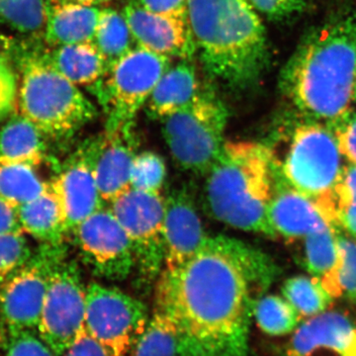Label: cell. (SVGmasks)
Instances as JSON below:
<instances>
[{"label":"cell","instance_id":"33","mask_svg":"<svg viewBox=\"0 0 356 356\" xmlns=\"http://www.w3.org/2000/svg\"><path fill=\"white\" fill-rule=\"evenodd\" d=\"M165 161L153 152L136 154L131 170V188L145 192H161L165 184Z\"/></svg>","mask_w":356,"mask_h":356},{"label":"cell","instance_id":"44","mask_svg":"<svg viewBox=\"0 0 356 356\" xmlns=\"http://www.w3.org/2000/svg\"><path fill=\"white\" fill-rule=\"evenodd\" d=\"M7 341V331L6 325L2 322L1 318H0V350L6 348Z\"/></svg>","mask_w":356,"mask_h":356},{"label":"cell","instance_id":"16","mask_svg":"<svg viewBox=\"0 0 356 356\" xmlns=\"http://www.w3.org/2000/svg\"><path fill=\"white\" fill-rule=\"evenodd\" d=\"M49 184L62 208L67 235L103 206L92 166L83 147L65 161Z\"/></svg>","mask_w":356,"mask_h":356},{"label":"cell","instance_id":"34","mask_svg":"<svg viewBox=\"0 0 356 356\" xmlns=\"http://www.w3.org/2000/svg\"><path fill=\"white\" fill-rule=\"evenodd\" d=\"M33 254L23 233L0 235V287Z\"/></svg>","mask_w":356,"mask_h":356},{"label":"cell","instance_id":"15","mask_svg":"<svg viewBox=\"0 0 356 356\" xmlns=\"http://www.w3.org/2000/svg\"><path fill=\"white\" fill-rule=\"evenodd\" d=\"M123 14L137 46L168 58H187L196 51L188 20L152 13L138 0H131Z\"/></svg>","mask_w":356,"mask_h":356},{"label":"cell","instance_id":"13","mask_svg":"<svg viewBox=\"0 0 356 356\" xmlns=\"http://www.w3.org/2000/svg\"><path fill=\"white\" fill-rule=\"evenodd\" d=\"M72 233L84 261L103 280H126L135 268L130 238L111 208H99Z\"/></svg>","mask_w":356,"mask_h":356},{"label":"cell","instance_id":"14","mask_svg":"<svg viewBox=\"0 0 356 356\" xmlns=\"http://www.w3.org/2000/svg\"><path fill=\"white\" fill-rule=\"evenodd\" d=\"M133 128L107 132L83 145L103 203L113 202L131 189V170L136 156Z\"/></svg>","mask_w":356,"mask_h":356},{"label":"cell","instance_id":"6","mask_svg":"<svg viewBox=\"0 0 356 356\" xmlns=\"http://www.w3.org/2000/svg\"><path fill=\"white\" fill-rule=\"evenodd\" d=\"M229 112L212 91L201 90L189 104L163 119V135L180 168L207 175L225 146Z\"/></svg>","mask_w":356,"mask_h":356},{"label":"cell","instance_id":"26","mask_svg":"<svg viewBox=\"0 0 356 356\" xmlns=\"http://www.w3.org/2000/svg\"><path fill=\"white\" fill-rule=\"evenodd\" d=\"M313 202L330 226L356 240V165H344L331 191Z\"/></svg>","mask_w":356,"mask_h":356},{"label":"cell","instance_id":"43","mask_svg":"<svg viewBox=\"0 0 356 356\" xmlns=\"http://www.w3.org/2000/svg\"><path fill=\"white\" fill-rule=\"evenodd\" d=\"M70 1L76 2V3L83 4V6L98 7L100 6H107L115 0H70Z\"/></svg>","mask_w":356,"mask_h":356},{"label":"cell","instance_id":"20","mask_svg":"<svg viewBox=\"0 0 356 356\" xmlns=\"http://www.w3.org/2000/svg\"><path fill=\"white\" fill-rule=\"evenodd\" d=\"M99 13L98 7L48 0L44 40L53 47L93 42Z\"/></svg>","mask_w":356,"mask_h":356},{"label":"cell","instance_id":"21","mask_svg":"<svg viewBox=\"0 0 356 356\" xmlns=\"http://www.w3.org/2000/svg\"><path fill=\"white\" fill-rule=\"evenodd\" d=\"M201 90L193 65L181 63L170 67L147 100V114L161 121L189 104Z\"/></svg>","mask_w":356,"mask_h":356},{"label":"cell","instance_id":"8","mask_svg":"<svg viewBox=\"0 0 356 356\" xmlns=\"http://www.w3.org/2000/svg\"><path fill=\"white\" fill-rule=\"evenodd\" d=\"M343 158L332 129L310 122L295 129L280 170L288 184L315 201L336 184Z\"/></svg>","mask_w":356,"mask_h":356},{"label":"cell","instance_id":"28","mask_svg":"<svg viewBox=\"0 0 356 356\" xmlns=\"http://www.w3.org/2000/svg\"><path fill=\"white\" fill-rule=\"evenodd\" d=\"M47 186L33 166L0 159V196L17 207L37 197Z\"/></svg>","mask_w":356,"mask_h":356},{"label":"cell","instance_id":"22","mask_svg":"<svg viewBox=\"0 0 356 356\" xmlns=\"http://www.w3.org/2000/svg\"><path fill=\"white\" fill-rule=\"evenodd\" d=\"M46 55L55 69L79 88L92 89L108 70L104 58L93 42L54 47Z\"/></svg>","mask_w":356,"mask_h":356},{"label":"cell","instance_id":"24","mask_svg":"<svg viewBox=\"0 0 356 356\" xmlns=\"http://www.w3.org/2000/svg\"><path fill=\"white\" fill-rule=\"evenodd\" d=\"M341 257L337 229L329 226L305 238V266L334 299L341 298Z\"/></svg>","mask_w":356,"mask_h":356},{"label":"cell","instance_id":"9","mask_svg":"<svg viewBox=\"0 0 356 356\" xmlns=\"http://www.w3.org/2000/svg\"><path fill=\"white\" fill-rule=\"evenodd\" d=\"M149 321L147 306L127 293L98 282L86 286L84 327L113 355L130 356Z\"/></svg>","mask_w":356,"mask_h":356},{"label":"cell","instance_id":"19","mask_svg":"<svg viewBox=\"0 0 356 356\" xmlns=\"http://www.w3.org/2000/svg\"><path fill=\"white\" fill-rule=\"evenodd\" d=\"M276 175L277 168L268 213L276 236L295 242L330 226L310 198L293 188L282 175L277 178Z\"/></svg>","mask_w":356,"mask_h":356},{"label":"cell","instance_id":"38","mask_svg":"<svg viewBox=\"0 0 356 356\" xmlns=\"http://www.w3.org/2000/svg\"><path fill=\"white\" fill-rule=\"evenodd\" d=\"M339 151L348 163L356 165V110L351 109L339 120L329 124Z\"/></svg>","mask_w":356,"mask_h":356},{"label":"cell","instance_id":"25","mask_svg":"<svg viewBox=\"0 0 356 356\" xmlns=\"http://www.w3.org/2000/svg\"><path fill=\"white\" fill-rule=\"evenodd\" d=\"M18 217L23 233L41 243H64V217L62 208L50 184L37 197L18 206Z\"/></svg>","mask_w":356,"mask_h":356},{"label":"cell","instance_id":"11","mask_svg":"<svg viewBox=\"0 0 356 356\" xmlns=\"http://www.w3.org/2000/svg\"><path fill=\"white\" fill-rule=\"evenodd\" d=\"M132 245L135 267L144 277H158L163 269L165 198L161 192L129 189L109 204Z\"/></svg>","mask_w":356,"mask_h":356},{"label":"cell","instance_id":"4","mask_svg":"<svg viewBox=\"0 0 356 356\" xmlns=\"http://www.w3.org/2000/svg\"><path fill=\"white\" fill-rule=\"evenodd\" d=\"M276 168L266 145L225 143L206 175L204 199L210 214L232 228L275 238L268 213Z\"/></svg>","mask_w":356,"mask_h":356},{"label":"cell","instance_id":"5","mask_svg":"<svg viewBox=\"0 0 356 356\" xmlns=\"http://www.w3.org/2000/svg\"><path fill=\"white\" fill-rule=\"evenodd\" d=\"M19 64L18 113L47 139L72 137L97 116L95 104L55 69L46 53H26Z\"/></svg>","mask_w":356,"mask_h":356},{"label":"cell","instance_id":"35","mask_svg":"<svg viewBox=\"0 0 356 356\" xmlns=\"http://www.w3.org/2000/svg\"><path fill=\"white\" fill-rule=\"evenodd\" d=\"M337 235L343 257L339 278L341 297L356 305V240L339 231Z\"/></svg>","mask_w":356,"mask_h":356},{"label":"cell","instance_id":"36","mask_svg":"<svg viewBox=\"0 0 356 356\" xmlns=\"http://www.w3.org/2000/svg\"><path fill=\"white\" fill-rule=\"evenodd\" d=\"M6 356H56L37 331L7 332Z\"/></svg>","mask_w":356,"mask_h":356},{"label":"cell","instance_id":"39","mask_svg":"<svg viewBox=\"0 0 356 356\" xmlns=\"http://www.w3.org/2000/svg\"><path fill=\"white\" fill-rule=\"evenodd\" d=\"M257 13L271 20H281L305 11L313 0H248Z\"/></svg>","mask_w":356,"mask_h":356},{"label":"cell","instance_id":"18","mask_svg":"<svg viewBox=\"0 0 356 356\" xmlns=\"http://www.w3.org/2000/svg\"><path fill=\"white\" fill-rule=\"evenodd\" d=\"M287 356H356V327L336 311L309 318L294 332Z\"/></svg>","mask_w":356,"mask_h":356},{"label":"cell","instance_id":"41","mask_svg":"<svg viewBox=\"0 0 356 356\" xmlns=\"http://www.w3.org/2000/svg\"><path fill=\"white\" fill-rule=\"evenodd\" d=\"M152 13L187 19L188 0H138Z\"/></svg>","mask_w":356,"mask_h":356},{"label":"cell","instance_id":"37","mask_svg":"<svg viewBox=\"0 0 356 356\" xmlns=\"http://www.w3.org/2000/svg\"><path fill=\"white\" fill-rule=\"evenodd\" d=\"M18 83L13 65L0 53V121L8 119L17 107Z\"/></svg>","mask_w":356,"mask_h":356},{"label":"cell","instance_id":"27","mask_svg":"<svg viewBox=\"0 0 356 356\" xmlns=\"http://www.w3.org/2000/svg\"><path fill=\"white\" fill-rule=\"evenodd\" d=\"M93 43L102 53L108 69L137 44L123 13L109 7L100 9Z\"/></svg>","mask_w":356,"mask_h":356},{"label":"cell","instance_id":"32","mask_svg":"<svg viewBox=\"0 0 356 356\" xmlns=\"http://www.w3.org/2000/svg\"><path fill=\"white\" fill-rule=\"evenodd\" d=\"M48 0H0V25L24 34L44 31Z\"/></svg>","mask_w":356,"mask_h":356},{"label":"cell","instance_id":"17","mask_svg":"<svg viewBox=\"0 0 356 356\" xmlns=\"http://www.w3.org/2000/svg\"><path fill=\"white\" fill-rule=\"evenodd\" d=\"M191 194L175 189L165 198L163 270H173L191 259L207 240Z\"/></svg>","mask_w":356,"mask_h":356},{"label":"cell","instance_id":"29","mask_svg":"<svg viewBox=\"0 0 356 356\" xmlns=\"http://www.w3.org/2000/svg\"><path fill=\"white\" fill-rule=\"evenodd\" d=\"M282 295L302 318H312L329 310L334 303L321 281L313 276H293L285 281Z\"/></svg>","mask_w":356,"mask_h":356},{"label":"cell","instance_id":"1","mask_svg":"<svg viewBox=\"0 0 356 356\" xmlns=\"http://www.w3.org/2000/svg\"><path fill=\"white\" fill-rule=\"evenodd\" d=\"M273 273L266 254L225 236H208L191 259L161 271L156 311L172 323L181 356H247L252 294Z\"/></svg>","mask_w":356,"mask_h":356},{"label":"cell","instance_id":"3","mask_svg":"<svg viewBox=\"0 0 356 356\" xmlns=\"http://www.w3.org/2000/svg\"><path fill=\"white\" fill-rule=\"evenodd\" d=\"M187 20L211 76L235 88L261 79L268 64L266 31L248 0H188Z\"/></svg>","mask_w":356,"mask_h":356},{"label":"cell","instance_id":"23","mask_svg":"<svg viewBox=\"0 0 356 356\" xmlns=\"http://www.w3.org/2000/svg\"><path fill=\"white\" fill-rule=\"evenodd\" d=\"M47 140L32 122L13 114L0 128V159L38 168L48 159Z\"/></svg>","mask_w":356,"mask_h":356},{"label":"cell","instance_id":"40","mask_svg":"<svg viewBox=\"0 0 356 356\" xmlns=\"http://www.w3.org/2000/svg\"><path fill=\"white\" fill-rule=\"evenodd\" d=\"M62 356H116L86 331L84 325L72 346Z\"/></svg>","mask_w":356,"mask_h":356},{"label":"cell","instance_id":"42","mask_svg":"<svg viewBox=\"0 0 356 356\" xmlns=\"http://www.w3.org/2000/svg\"><path fill=\"white\" fill-rule=\"evenodd\" d=\"M23 233L17 206L0 196V235Z\"/></svg>","mask_w":356,"mask_h":356},{"label":"cell","instance_id":"2","mask_svg":"<svg viewBox=\"0 0 356 356\" xmlns=\"http://www.w3.org/2000/svg\"><path fill=\"white\" fill-rule=\"evenodd\" d=\"M280 88L301 113L327 125L350 112L356 102V13L307 34L281 70Z\"/></svg>","mask_w":356,"mask_h":356},{"label":"cell","instance_id":"31","mask_svg":"<svg viewBox=\"0 0 356 356\" xmlns=\"http://www.w3.org/2000/svg\"><path fill=\"white\" fill-rule=\"evenodd\" d=\"M130 356H181L172 323L163 314L154 311Z\"/></svg>","mask_w":356,"mask_h":356},{"label":"cell","instance_id":"10","mask_svg":"<svg viewBox=\"0 0 356 356\" xmlns=\"http://www.w3.org/2000/svg\"><path fill=\"white\" fill-rule=\"evenodd\" d=\"M65 257L64 243H42L0 287V318L7 332L38 330L49 280Z\"/></svg>","mask_w":356,"mask_h":356},{"label":"cell","instance_id":"7","mask_svg":"<svg viewBox=\"0 0 356 356\" xmlns=\"http://www.w3.org/2000/svg\"><path fill=\"white\" fill-rule=\"evenodd\" d=\"M170 67V58L140 46L115 62L92 88L106 113L105 131L133 128L140 110Z\"/></svg>","mask_w":356,"mask_h":356},{"label":"cell","instance_id":"12","mask_svg":"<svg viewBox=\"0 0 356 356\" xmlns=\"http://www.w3.org/2000/svg\"><path fill=\"white\" fill-rule=\"evenodd\" d=\"M86 287L76 262L67 257L51 273L38 325L40 337L62 356L84 325Z\"/></svg>","mask_w":356,"mask_h":356},{"label":"cell","instance_id":"30","mask_svg":"<svg viewBox=\"0 0 356 356\" xmlns=\"http://www.w3.org/2000/svg\"><path fill=\"white\" fill-rule=\"evenodd\" d=\"M254 316L257 327L271 337H282L296 331L302 317L284 297L266 295L255 302Z\"/></svg>","mask_w":356,"mask_h":356}]
</instances>
